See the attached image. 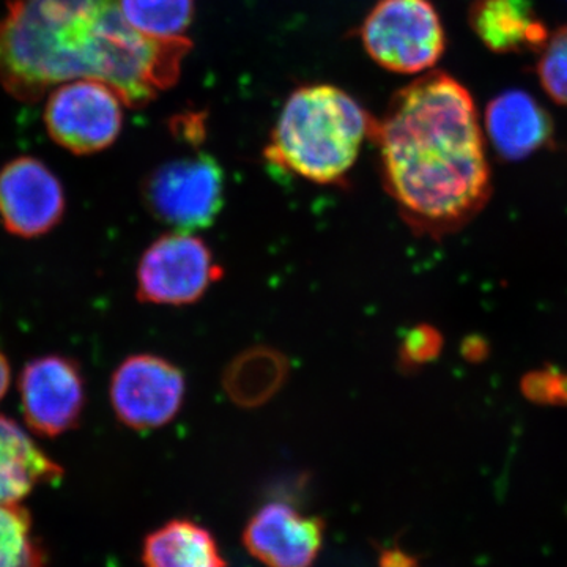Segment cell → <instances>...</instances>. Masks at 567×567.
<instances>
[{"instance_id":"ffe728a7","label":"cell","mask_w":567,"mask_h":567,"mask_svg":"<svg viewBox=\"0 0 567 567\" xmlns=\"http://www.w3.org/2000/svg\"><path fill=\"white\" fill-rule=\"evenodd\" d=\"M442 350V336L435 328L417 324L406 331L399 346V365L404 371L420 368L434 360Z\"/></svg>"},{"instance_id":"ba28073f","label":"cell","mask_w":567,"mask_h":567,"mask_svg":"<svg viewBox=\"0 0 567 567\" xmlns=\"http://www.w3.org/2000/svg\"><path fill=\"white\" fill-rule=\"evenodd\" d=\"M185 375L177 365L156 354L126 358L111 380L110 395L115 416L137 432L169 424L185 401Z\"/></svg>"},{"instance_id":"4fadbf2b","label":"cell","mask_w":567,"mask_h":567,"mask_svg":"<svg viewBox=\"0 0 567 567\" xmlns=\"http://www.w3.org/2000/svg\"><path fill=\"white\" fill-rule=\"evenodd\" d=\"M468 20L477 39L503 54L540 50L548 39L532 0H473Z\"/></svg>"},{"instance_id":"5b68a950","label":"cell","mask_w":567,"mask_h":567,"mask_svg":"<svg viewBox=\"0 0 567 567\" xmlns=\"http://www.w3.org/2000/svg\"><path fill=\"white\" fill-rule=\"evenodd\" d=\"M142 200L158 221L181 233L215 224L226 200L223 167L208 153L173 159L142 182Z\"/></svg>"},{"instance_id":"44dd1931","label":"cell","mask_w":567,"mask_h":567,"mask_svg":"<svg viewBox=\"0 0 567 567\" xmlns=\"http://www.w3.org/2000/svg\"><path fill=\"white\" fill-rule=\"evenodd\" d=\"M380 567H417L415 557L401 550V548H388L382 551L379 559Z\"/></svg>"},{"instance_id":"3957f363","label":"cell","mask_w":567,"mask_h":567,"mask_svg":"<svg viewBox=\"0 0 567 567\" xmlns=\"http://www.w3.org/2000/svg\"><path fill=\"white\" fill-rule=\"evenodd\" d=\"M374 117L330 84L303 85L284 104L265 158L319 185L341 183L357 163Z\"/></svg>"},{"instance_id":"5bb4252c","label":"cell","mask_w":567,"mask_h":567,"mask_svg":"<svg viewBox=\"0 0 567 567\" xmlns=\"http://www.w3.org/2000/svg\"><path fill=\"white\" fill-rule=\"evenodd\" d=\"M63 475L20 424L0 416V505H20L33 488Z\"/></svg>"},{"instance_id":"2e32d148","label":"cell","mask_w":567,"mask_h":567,"mask_svg":"<svg viewBox=\"0 0 567 567\" xmlns=\"http://www.w3.org/2000/svg\"><path fill=\"white\" fill-rule=\"evenodd\" d=\"M145 567H226L218 543L192 520H173L145 539Z\"/></svg>"},{"instance_id":"e0dca14e","label":"cell","mask_w":567,"mask_h":567,"mask_svg":"<svg viewBox=\"0 0 567 567\" xmlns=\"http://www.w3.org/2000/svg\"><path fill=\"white\" fill-rule=\"evenodd\" d=\"M123 18L132 28L156 40L185 37L194 17V0H121Z\"/></svg>"},{"instance_id":"8fae6325","label":"cell","mask_w":567,"mask_h":567,"mask_svg":"<svg viewBox=\"0 0 567 567\" xmlns=\"http://www.w3.org/2000/svg\"><path fill=\"white\" fill-rule=\"evenodd\" d=\"M323 537L322 518L279 502L260 507L244 529L246 550L267 567H311Z\"/></svg>"},{"instance_id":"9a60e30c","label":"cell","mask_w":567,"mask_h":567,"mask_svg":"<svg viewBox=\"0 0 567 567\" xmlns=\"http://www.w3.org/2000/svg\"><path fill=\"white\" fill-rule=\"evenodd\" d=\"M289 372L286 354L274 347H251L227 364L223 390L235 405L257 409L279 393L289 379Z\"/></svg>"},{"instance_id":"d6986e66","label":"cell","mask_w":567,"mask_h":567,"mask_svg":"<svg viewBox=\"0 0 567 567\" xmlns=\"http://www.w3.org/2000/svg\"><path fill=\"white\" fill-rule=\"evenodd\" d=\"M539 51L540 84L555 102L567 104V25L548 35Z\"/></svg>"},{"instance_id":"6da1fadb","label":"cell","mask_w":567,"mask_h":567,"mask_svg":"<svg viewBox=\"0 0 567 567\" xmlns=\"http://www.w3.org/2000/svg\"><path fill=\"white\" fill-rule=\"evenodd\" d=\"M192 40H156L123 18L121 0H7L0 18V85L37 103L55 85L96 80L125 106L174 87Z\"/></svg>"},{"instance_id":"ac0fdd59","label":"cell","mask_w":567,"mask_h":567,"mask_svg":"<svg viewBox=\"0 0 567 567\" xmlns=\"http://www.w3.org/2000/svg\"><path fill=\"white\" fill-rule=\"evenodd\" d=\"M0 567H43L31 516L21 505H0Z\"/></svg>"},{"instance_id":"30bf717a","label":"cell","mask_w":567,"mask_h":567,"mask_svg":"<svg viewBox=\"0 0 567 567\" xmlns=\"http://www.w3.org/2000/svg\"><path fill=\"white\" fill-rule=\"evenodd\" d=\"M65 205L61 181L41 159L18 156L0 169V221L10 234L35 238L51 233Z\"/></svg>"},{"instance_id":"52a82bcc","label":"cell","mask_w":567,"mask_h":567,"mask_svg":"<svg viewBox=\"0 0 567 567\" xmlns=\"http://www.w3.org/2000/svg\"><path fill=\"white\" fill-rule=\"evenodd\" d=\"M122 100L114 89L96 80L55 85L44 104V126L55 144L74 155L110 148L123 128Z\"/></svg>"},{"instance_id":"7a4b0ae2","label":"cell","mask_w":567,"mask_h":567,"mask_svg":"<svg viewBox=\"0 0 567 567\" xmlns=\"http://www.w3.org/2000/svg\"><path fill=\"white\" fill-rule=\"evenodd\" d=\"M383 186L417 237L454 234L491 197V169L472 95L443 71L395 92L372 122Z\"/></svg>"},{"instance_id":"7402d4cb","label":"cell","mask_w":567,"mask_h":567,"mask_svg":"<svg viewBox=\"0 0 567 567\" xmlns=\"http://www.w3.org/2000/svg\"><path fill=\"white\" fill-rule=\"evenodd\" d=\"M10 386V364L6 354L0 352V399L7 394Z\"/></svg>"},{"instance_id":"277c9868","label":"cell","mask_w":567,"mask_h":567,"mask_svg":"<svg viewBox=\"0 0 567 567\" xmlns=\"http://www.w3.org/2000/svg\"><path fill=\"white\" fill-rule=\"evenodd\" d=\"M360 37L372 61L399 74L424 73L445 52V29L431 0H379Z\"/></svg>"},{"instance_id":"8992f818","label":"cell","mask_w":567,"mask_h":567,"mask_svg":"<svg viewBox=\"0 0 567 567\" xmlns=\"http://www.w3.org/2000/svg\"><path fill=\"white\" fill-rule=\"evenodd\" d=\"M210 246L193 233L164 234L145 252L137 267V298L142 303L188 306L204 297L223 278Z\"/></svg>"},{"instance_id":"7c38bea8","label":"cell","mask_w":567,"mask_h":567,"mask_svg":"<svg viewBox=\"0 0 567 567\" xmlns=\"http://www.w3.org/2000/svg\"><path fill=\"white\" fill-rule=\"evenodd\" d=\"M488 140L503 158L524 159L551 136L544 107L524 91H507L492 100L486 111Z\"/></svg>"},{"instance_id":"9c48e42d","label":"cell","mask_w":567,"mask_h":567,"mask_svg":"<svg viewBox=\"0 0 567 567\" xmlns=\"http://www.w3.org/2000/svg\"><path fill=\"white\" fill-rule=\"evenodd\" d=\"M21 409L25 423L43 436L76 427L85 406L81 368L70 358L48 354L25 364L20 375Z\"/></svg>"}]
</instances>
